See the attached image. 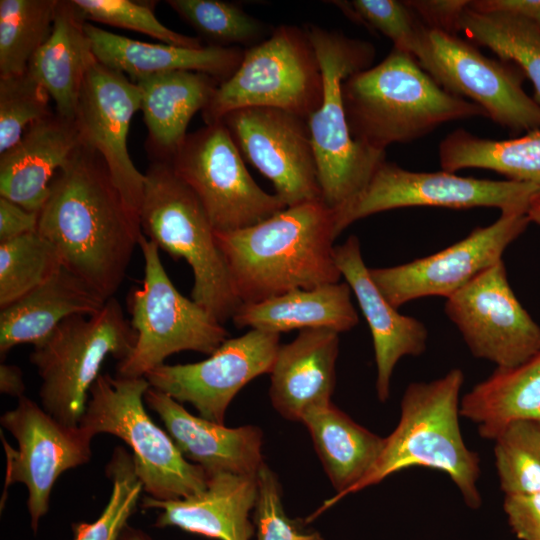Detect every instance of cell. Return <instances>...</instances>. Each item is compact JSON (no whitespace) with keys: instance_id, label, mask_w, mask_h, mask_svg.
<instances>
[{"instance_id":"cell-8","label":"cell","mask_w":540,"mask_h":540,"mask_svg":"<svg viewBox=\"0 0 540 540\" xmlns=\"http://www.w3.org/2000/svg\"><path fill=\"white\" fill-rule=\"evenodd\" d=\"M135 341L136 333L114 296L94 314L64 320L30 354L41 379L42 408L65 425L79 426L103 362L108 357L125 359Z\"/></svg>"},{"instance_id":"cell-6","label":"cell","mask_w":540,"mask_h":540,"mask_svg":"<svg viewBox=\"0 0 540 540\" xmlns=\"http://www.w3.org/2000/svg\"><path fill=\"white\" fill-rule=\"evenodd\" d=\"M144 175L142 233L159 249L190 265L192 300L224 324L241 302L206 211L169 163L151 162Z\"/></svg>"},{"instance_id":"cell-49","label":"cell","mask_w":540,"mask_h":540,"mask_svg":"<svg viewBox=\"0 0 540 540\" xmlns=\"http://www.w3.org/2000/svg\"><path fill=\"white\" fill-rule=\"evenodd\" d=\"M527 216L530 222L536 223L540 226V193L535 195L532 199L527 210Z\"/></svg>"},{"instance_id":"cell-18","label":"cell","mask_w":540,"mask_h":540,"mask_svg":"<svg viewBox=\"0 0 540 540\" xmlns=\"http://www.w3.org/2000/svg\"><path fill=\"white\" fill-rule=\"evenodd\" d=\"M280 334L251 329L228 338L208 358L187 364H163L145 378L150 386L179 403H190L199 416L224 424L237 393L256 377L271 372Z\"/></svg>"},{"instance_id":"cell-16","label":"cell","mask_w":540,"mask_h":540,"mask_svg":"<svg viewBox=\"0 0 540 540\" xmlns=\"http://www.w3.org/2000/svg\"><path fill=\"white\" fill-rule=\"evenodd\" d=\"M525 213L500 214L460 241L431 255L382 268H369L371 279L395 308L428 296L448 298L502 260L503 253L528 227Z\"/></svg>"},{"instance_id":"cell-2","label":"cell","mask_w":540,"mask_h":540,"mask_svg":"<svg viewBox=\"0 0 540 540\" xmlns=\"http://www.w3.org/2000/svg\"><path fill=\"white\" fill-rule=\"evenodd\" d=\"M233 289L255 303L339 282L334 211L322 199L286 207L246 228L217 232Z\"/></svg>"},{"instance_id":"cell-21","label":"cell","mask_w":540,"mask_h":540,"mask_svg":"<svg viewBox=\"0 0 540 540\" xmlns=\"http://www.w3.org/2000/svg\"><path fill=\"white\" fill-rule=\"evenodd\" d=\"M334 259L369 325L377 369L376 393L385 402L397 363L405 356L425 352L427 328L418 319L399 313L382 295L364 263L358 237L351 235L335 246Z\"/></svg>"},{"instance_id":"cell-31","label":"cell","mask_w":540,"mask_h":540,"mask_svg":"<svg viewBox=\"0 0 540 540\" xmlns=\"http://www.w3.org/2000/svg\"><path fill=\"white\" fill-rule=\"evenodd\" d=\"M460 416L493 441L516 420H540V351L510 368H496L463 395Z\"/></svg>"},{"instance_id":"cell-44","label":"cell","mask_w":540,"mask_h":540,"mask_svg":"<svg viewBox=\"0 0 540 540\" xmlns=\"http://www.w3.org/2000/svg\"><path fill=\"white\" fill-rule=\"evenodd\" d=\"M406 4L423 24L430 28L456 35L460 19L469 0H409Z\"/></svg>"},{"instance_id":"cell-1","label":"cell","mask_w":540,"mask_h":540,"mask_svg":"<svg viewBox=\"0 0 540 540\" xmlns=\"http://www.w3.org/2000/svg\"><path fill=\"white\" fill-rule=\"evenodd\" d=\"M37 231L56 249L62 266L105 299L123 282L142 235L139 217L103 158L83 143L56 173Z\"/></svg>"},{"instance_id":"cell-47","label":"cell","mask_w":540,"mask_h":540,"mask_svg":"<svg viewBox=\"0 0 540 540\" xmlns=\"http://www.w3.org/2000/svg\"><path fill=\"white\" fill-rule=\"evenodd\" d=\"M25 384L21 369L12 364L0 365V392L17 399L24 396Z\"/></svg>"},{"instance_id":"cell-23","label":"cell","mask_w":540,"mask_h":540,"mask_svg":"<svg viewBox=\"0 0 540 540\" xmlns=\"http://www.w3.org/2000/svg\"><path fill=\"white\" fill-rule=\"evenodd\" d=\"M82 143L74 119L53 111L0 154V196L39 213L56 173Z\"/></svg>"},{"instance_id":"cell-17","label":"cell","mask_w":540,"mask_h":540,"mask_svg":"<svg viewBox=\"0 0 540 540\" xmlns=\"http://www.w3.org/2000/svg\"><path fill=\"white\" fill-rule=\"evenodd\" d=\"M221 121L286 207L322 199L308 120L279 108L248 107Z\"/></svg>"},{"instance_id":"cell-20","label":"cell","mask_w":540,"mask_h":540,"mask_svg":"<svg viewBox=\"0 0 540 540\" xmlns=\"http://www.w3.org/2000/svg\"><path fill=\"white\" fill-rule=\"evenodd\" d=\"M145 404L164 423L167 433L190 462L207 476L219 473L256 476L263 464L262 430L254 425L226 427L195 416L169 395L150 387Z\"/></svg>"},{"instance_id":"cell-12","label":"cell","mask_w":540,"mask_h":540,"mask_svg":"<svg viewBox=\"0 0 540 540\" xmlns=\"http://www.w3.org/2000/svg\"><path fill=\"white\" fill-rule=\"evenodd\" d=\"M169 164L198 198L217 232L246 228L286 208L251 177L222 121L188 133Z\"/></svg>"},{"instance_id":"cell-3","label":"cell","mask_w":540,"mask_h":540,"mask_svg":"<svg viewBox=\"0 0 540 540\" xmlns=\"http://www.w3.org/2000/svg\"><path fill=\"white\" fill-rule=\"evenodd\" d=\"M352 137L377 150L417 140L444 123L487 117L475 103L444 90L415 57L393 47L377 65L342 83Z\"/></svg>"},{"instance_id":"cell-34","label":"cell","mask_w":540,"mask_h":540,"mask_svg":"<svg viewBox=\"0 0 540 540\" xmlns=\"http://www.w3.org/2000/svg\"><path fill=\"white\" fill-rule=\"evenodd\" d=\"M58 0L0 1V77L23 74L51 34Z\"/></svg>"},{"instance_id":"cell-10","label":"cell","mask_w":540,"mask_h":540,"mask_svg":"<svg viewBox=\"0 0 540 540\" xmlns=\"http://www.w3.org/2000/svg\"><path fill=\"white\" fill-rule=\"evenodd\" d=\"M138 246L144 258V279L141 287L131 291L128 301L136 341L129 355L117 364V375L128 378L145 377L181 351L211 355L229 336L222 323L176 289L161 262L159 248L143 233Z\"/></svg>"},{"instance_id":"cell-13","label":"cell","mask_w":540,"mask_h":540,"mask_svg":"<svg viewBox=\"0 0 540 540\" xmlns=\"http://www.w3.org/2000/svg\"><path fill=\"white\" fill-rule=\"evenodd\" d=\"M414 57L444 90L475 103L496 124L512 132L540 129V105L524 91L525 76L514 64L426 26Z\"/></svg>"},{"instance_id":"cell-11","label":"cell","mask_w":540,"mask_h":540,"mask_svg":"<svg viewBox=\"0 0 540 540\" xmlns=\"http://www.w3.org/2000/svg\"><path fill=\"white\" fill-rule=\"evenodd\" d=\"M538 193L540 188L530 183L463 177L444 170L416 172L385 160L353 200L333 210L335 231L339 236L362 218L407 207H491L501 214H527Z\"/></svg>"},{"instance_id":"cell-46","label":"cell","mask_w":540,"mask_h":540,"mask_svg":"<svg viewBox=\"0 0 540 540\" xmlns=\"http://www.w3.org/2000/svg\"><path fill=\"white\" fill-rule=\"evenodd\" d=\"M469 7L476 11H501L519 15L540 26V0H475Z\"/></svg>"},{"instance_id":"cell-30","label":"cell","mask_w":540,"mask_h":540,"mask_svg":"<svg viewBox=\"0 0 540 540\" xmlns=\"http://www.w3.org/2000/svg\"><path fill=\"white\" fill-rule=\"evenodd\" d=\"M86 22L72 0H58L51 34L27 69L54 101L55 111L68 119H74L85 76L96 61Z\"/></svg>"},{"instance_id":"cell-40","label":"cell","mask_w":540,"mask_h":540,"mask_svg":"<svg viewBox=\"0 0 540 540\" xmlns=\"http://www.w3.org/2000/svg\"><path fill=\"white\" fill-rule=\"evenodd\" d=\"M84 19L149 35L162 43L202 48L201 38L178 33L154 14L155 2L132 0H72Z\"/></svg>"},{"instance_id":"cell-35","label":"cell","mask_w":540,"mask_h":540,"mask_svg":"<svg viewBox=\"0 0 540 540\" xmlns=\"http://www.w3.org/2000/svg\"><path fill=\"white\" fill-rule=\"evenodd\" d=\"M166 3L189 24L208 45L250 48L268 34L265 24L239 5L219 0H168Z\"/></svg>"},{"instance_id":"cell-25","label":"cell","mask_w":540,"mask_h":540,"mask_svg":"<svg viewBox=\"0 0 540 540\" xmlns=\"http://www.w3.org/2000/svg\"><path fill=\"white\" fill-rule=\"evenodd\" d=\"M96 60L137 79L170 71H193L210 75L220 83L230 78L242 61L245 49L206 45L188 48L134 40L85 24Z\"/></svg>"},{"instance_id":"cell-4","label":"cell","mask_w":540,"mask_h":540,"mask_svg":"<svg viewBox=\"0 0 540 540\" xmlns=\"http://www.w3.org/2000/svg\"><path fill=\"white\" fill-rule=\"evenodd\" d=\"M464 380L463 371L453 368L435 380L407 386L397 426L353 493L406 468L426 467L448 475L468 507L481 506L480 457L465 444L459 425Z\"/></svg>"},{"instance_id":"cell-42","label":"cell","mask_w":540,"mask_h":540,"mask_svg":"<svg viewBox=\"0 0 540 540\" xmlns=\"http://www.w3.org/2000/svg\"><path fill=\"white\" fill-rule=\"evenodd\" d=\"M258 496L254 508L257 540H325L317 530L305 527V520L289 518L282 504V490L276 473L265 463L257 473Z\"/></svg>"},{"instance_id":"cell-7","label":"cell","mask_w":540,"mask_h":540,"mask_svg":"<svg viewBox=\"0 0 540 540\" xmlns=\"http://www.w3.org/2000/svg\"><path fill=\"white\" fill-rule=\"evenodd\" d=\"M150 387L145 377L100 374L79 426L91 437L111 434L126 443L146 496L167 501L195 495L206 488L208 476L148 415L144 396Z\"/></svg>"},{"instance_id":"cell-39","label":"cell","mask_w":540,"mask_h":540,"mask_svg":"<svg viewBox=\"0 0 540 540\" xmlns=\"http://www.w3.org/2000/svg\"><path fill=\"white\" fill-rule=\"evenodd\" d=\"M50 99L28 70L0 77V154L14 146L31 124L53 112Z\"/></svg>"},{"instance_id":"cell-41","label":"cell","mask_w":540,"mask_h":540,"mask_svg":"<svg viewBox=\"0 0 540 540\" xmlns=\"http://www.w3.org/2000/svg\"><path fill=\"white\" fill-rule=\"evenodd\" d=\"M350 19L389 38L393 47L414 56L425 25L406 4L397 0L335 1Z\"/></svg>"},{"instance_id":"cell-43","label":"cell","mask_w":540,"mask_h":540,"mask_svg":"<svg viewBox=\"0 0 540 540\" xmlns=\"http://www.w3.org/2000/svg\"><path fill=\"white\" fill-rule=\"evenodd\" d=\"M503 508L520 540H540V491L505 495Z\"/></svg>"},{"instance_id":"cell-33","label":"cell","mask_w":540,"mask_h":540,"mask_svg":"<svg viewBox=\"0 0 540 540\" xmlns=\"http://www.w3.org/2000/svg\"><path fill=\"white\" fill-rule=\"evenodd\" d=\"M460 31L472 44L483 46L500 60L517 66L534 87L540 105V26L519 15L476 11L468 7L460 19Z\"/></svg>"},{"instance_id":"cell-38","label":"cell","mask_w":540,"mask_h":540,"mask_svg":"<svg viewBox=\"0 0 540 540\" xmlns=\"http://www.w3.org/2000/svg\"><path fill=\"white\" fill-rule=\"evenodd\" d=\"M106 474L112 483L109 500L96 520L72 525L73 540H118L135 512L144 489L131 453L121 446L116 447L106 466Z\"/></svg>"},{"instance_id":"cell-36","label":"cell","mask_w":540,"mask_h":540,"mask_svg":"<svg viewBox=\"0 0 540 540\" xmlns=\"http://www.w3.org/2000/svg\"><path fill=\"white\" fill-rule=\"evenodd\" d=\"M61 266L56 249L37 230L0 242V309L41 285Z\"/></svg>"},{"instance_id":"cell-24","label":"cell","mask_w":540,"mask_h":540,"mask_svg":"<svg viewBox=\"0 0 540 540\" xmlns=\"http://www.w3.org/2000/svg\"><path fill=\"white\" fill-rule=\"evenodd\" d=\"M339 352V333L330 329L301 330L280 345L272 370L269 396L285 419L301 422L310 410L331 403Z\"/></svg>"},{"instance_id":"cell-27","label":"cell","mask_w":540,"mask_h":540,"mask_svg":"<svg viewBox=\"0 0 540 540\" xmlns=\"http://www.w3.org/2000/svg\"><path fill=\"white\" fill-rule=\"evenodd\" d=\"M105 299L86 281L61 266L41 285L0 310V353L45 340L71 316L98 312Z\"/></svg>"},{"instance_id":"cell-9","label":"cell","mask_w":540,"mask_h":540,"mask_svg":"<svg viewBox=\"0 0 540 540\" xmlns=\"http://www.w3.org/2000/svg\"><path fill=\"white\" fill-rule=\"evenodd\" d=\"M322 97V72L305 28L280 25L245 49L236 71L201 113L205 124L248 107L279 108L308 120Z\"/></svg>"},{"instance_id":"cell-29","label":"cell","mask_w":540,"mask_h":540,"mask_svg":"<svg viewBox=\"0 0 540 540\" xmlns=\"http://www.w3.org/2000/svg\"><path fill=\"white\" fill-rule=\"evenodd\" d=\"M347 282L295 289L255 303H242L232 321L237 328L281 334L294 329L346 332L359 321Z\"/></svg>"},{"instance_id":"cell-48","label":"cell","mask_w":540,"mask_h":540,"mask_svg":"<svg viewBox=\"0 0 540 540\" xmlns=\"http://www.w3.org/2000/svg\"><path fill=\"white\" fill-rule=\"evenodd\" d=\"M118 540H153L149 534L141 529L130 526L123 529Z\"/></svg>"},{"instance_id":"cell-37","label":"cell","mask_w":540,"mask_h":540,"mask_svg":"<svg viewBox=\"0 0 540 540\" xmlns=\"http://www.w3.org/2000/svg\"><path fill=\"white\" fill-rule=\"evenodd\" d=\"M494 462L505 495L540 491V420H516L494 438Z\"/></svg>"},{"instance_id":"cell-14","label":"cell","mask_w":540,"mask_h":540,"mask_svg":"<svg viewBox=\"0 0 540 540\" xmlns=\"http://www.w3.org/2000/svg\"><path fill=\"white\" fill-rule=\"evenodd\" d=\"M0 424L17 442L16 448L11 447L1 433L6 458L1 510L9 486L24 484L30 525L37 533L57 479L89 462L93 437L80 426L61 423L25 395L18 398L15 408L2 414Z\"/></svg>"},{"instance_id":"cell-28","label":"cell","mask_w":540,"mask_h":540,"mask_svg":"<svg viewBox=\"0 0 540 540\" xmlns=\"http://www.w3.org/2000/svg\"><path fill=\"white\" fill-rule=\"evenodd\" d=\"M312 438L336 495L324 501L311 519L352 494L378 460L385 438L355 422L332 402L307 412L301 420Z\"/></svg>"},{"instance_id":"cell-15","label":"cell","mask_w":540,"mask_h":540,"mask_svg":"<svg viewBox=\"0 0 540 540\" xmlns=\"http://www.w3.org/2000/svg\"><path fill=\"white\" fill-rule=\"evenodd\" d=\"M444 311L471 354L517 366L540 351V325L514 294L503 259L446 298Z\"/></svg>"},{"instance_id":"cell-45","label":"cell","mask_w":540,"mask_h":540,"mask_svg":"<svg viewBox=\"0 0 540 540\" xmlns=\"http://www.w3.org/2000/svg\"><path fill=\"white\" fill-rule=\"evenodd\" d=\"M39 213L31 212L0 196V242L37 230Z\"/></svg>"},{"instance_id":"cell-22","label":"cell","mask_w":540,"mask_h":540,"mask_svg":"<svg viewBox=\"0 0 540 540\" xmlns=\"http://www.w3.org/2000/svg\"><path fill=\"white\" fill-rule=\"evenodd\" d=\"M256 476L211 475L206 488L195 495L167 501L145 496L141 505L160 511L155 521L158 528L176 527L217 540H251L255 526L250 512L258 496Z\"/></svg>"},{"instance_id":"cell-32","label":"cell","mask_w":540,"mask_h":540,"mask_svg":"<svg viewBox=\"0 0 540 540\" xmlns=\"http://www.w3.org/2000/svg\"><path fill=\"white\" fill-rule=\"evenodd\" d=\"M438 154L444 171L487 169L508 180L540 188V129L503 140L482 138L465 129H456L440 142Z\"/></svg>"},{"instance_id":"cell-19","label":"cell","mask_w":540,"mask_h":540,"mask_svg":"<svg viewBox=\"0 0 540 540\" xmlns=\"http://www.w3.org/2000/svg\"><path fill=\"white\" fill-rule=\"evenodd\" d=\"M140 107L138 85L96 60L85 76L74 116L82 143L103 158L124 201L138 217L145 175L130 158L127 137Z\"/></svg>"},{"instance_id":"cell-26","label":"cell","mask_w":540,"mask_h":540,"mask_svg":"<svg viewBox=\"0 0 540 540\" xmlns=\"http://www.w3.org/2000/svg\"><path fill=\"white\" fill-rule=\"evenodd\" d=\"M134 82L141 92L148 156L151 162L169 163L187 137L192 117L207 107L220 82L193 71L157 73Z\"/></svg>"},{"instance_id":"cell-5","label":"cell","mask_w":540,"mask_h":540,"mask_svg":"<svg viewBox=\"0 0 540 540\" xmlns=\"http://www.w3.org/2000/svg\"><path fill=\"white\" fill-rule=\"evenodd\" d=\"M320 64L323 97L308 119L323 202L336 211L353 200L386 160L351 135L342 99L343 81L371 67L372 43L314 24L304 26Z\"/></svg>"}]
</instances>
